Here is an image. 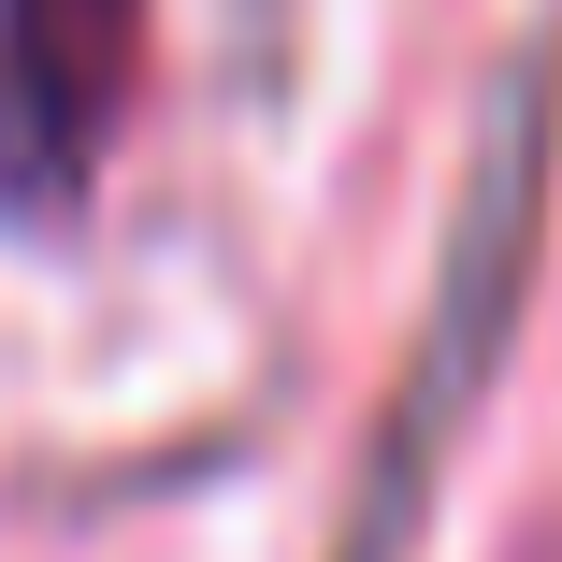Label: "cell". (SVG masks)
<instances>
[{
	"label": "cell",
	"mask_w": 562,
	"mask_h": 562,
	"mask_svg": "<svg viewBox=\"0 0 562 562\" xmlns=\"http://www.w3.org/2000/svg\"><path fill=\"white\" fill-rule=\"evenodd\" d=\"M116 44H131V0H15V72H30V101L58 87L72 116H87L101 72H116Z\"/></svg>",
	"instance_id": "obj_1"
}]
</instances>
